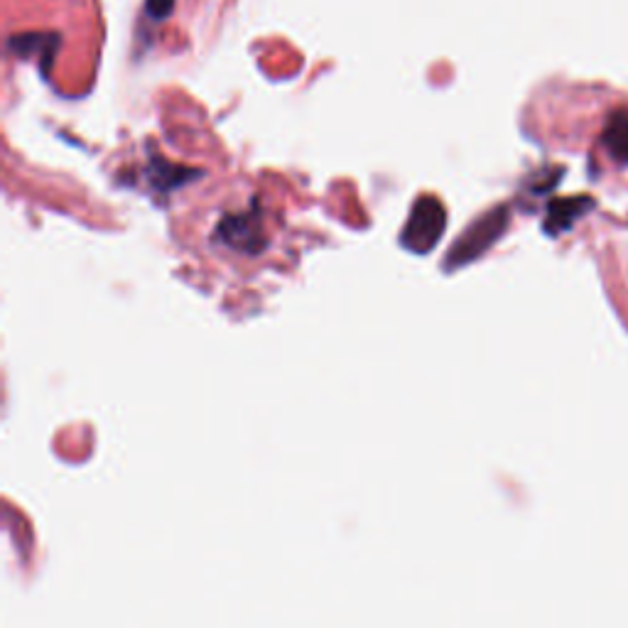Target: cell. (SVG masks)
Returning a JSON list of instances; mask_svg holds the SVG:
<instances>
[{
    "label": "cell",
    "instance_id": "3",
    "mask_svg": "<svg viewBox=\"0 0 628 628\" xmlns=\"http://www.w3.org/2000/svg\"><path fill=\"white\" fill-rule=\"evenodd\" d=\"M214 241L231 248V251L246 253V256L263 253L268 248V238H265L263 216L258 204L253 202V207L241 211V214H226L216 226Z\"/></svg>",
    "mask_w": 628,
    "mask_h": 628
},
{
    "label": "cell",
    "instance_id": "7",
    "mask_svg": "<svg viewBox=\"0 0 628 628\" xmlns=\"http://www.w3.org/2000/svg\"><path fill=\"white\" fill-rule=\"evenodd\" d=\"M579 209H582V202H555L548 211V221H545V229L550 231V234H557V231L567 229V226L572 224V219L579 214Z\"/></svg>",
    "mask_w": 628,
    "mask_h": 628
},
{
    "label": "cell",
    "instance_id": "4",
    "mask_svg": "<svg viewBox=\"0 0 628 628\" xmlns=\"http://www.w3.org/2000/svg\"><path fill=\"white\" fill-rule=\"evenodd\" d=\"M143 175L150 187H153V192H160V194H170L172 189L197 180V170H189V167H182V165H172V162H167L165 157H160V155L150 157Z\"/></svg>",
    "mask_w": 628,
    "mask_h": 628
},
{
    "label": "cell",
    "instance_id": "6",
    "mask_svg": "<svg viewBox=\"0 0 628 628\" xmlns=\"http://www.w3.org/2000/svg\"><path fill=\"white\" fill-rule=\"evenodd\" d=\"M606 148L621 160H628V113H616L604 133Z\"/></svg>",
    "mask_w": 628,
    "mask_h": 628
},
{
    "label": "cell",
    "instance_id": "1",
    "mask_svg": "<svg viewBox=\"0 0 628 628\" xmlns=\"http://www.w3.org/2000/svg\"><path fill=\"white\" fill-rule=\"evenodd\" d=\"M447 229V209L432 194H422L410 209L408 221L400 231V246L415 256H427L435 251Z\"/></svg>",
    "mask_w": 628,
    "mask_h": 628
},
{
    "label": "cell",
    "instance_id": "8",
    "mask_svg": "<svg viewBox=\"0 0 628 628\" xmlns=\"http://www.w3.org/2000/svg\"><path fill=\"white\" fill-rule=\"evenodd\" d=\"M145 10L153 20H165L175 10V0H145Z\"/></svg>",
    "mask_w": 628,
    "mask_h": 628
},
{
    "label": "cell",
    "instance_id": "5",
    "mask_svg": "<svg viewBox=\"0 0 628 628\" xmlns=\"http://www.w3.org/2000/svg\"><path fill=\"white\" fill-rule=\"evenodd\" d=\"M59 37L57 35H40V32H27V35H15L10 37L8 47L10 52L18 54V57H42L45 52L54 54L57 52Z\"/></svg>",
    "mask_w": 628,
    "mask_h": 628
},
{
    "label": "cell",
    "instance_id": "2",
    "mask_svg": "<svg viewBox=\"0 0 628 628\" xmlns=\"http://www.w3.org/2000/svg\"><path fill=\"white\" fill-rule=\"evenodd\" d=\"M508 226V209L506 207H496L491 211H486L484 216L474 221L469 229L462 231V236L454 241V246L447 251L445 263L442 268L445 270H459L464 265H469L471 261H479L486 251L501 238L503 231Z\"/></svg>",
    "mask_w": 628,
    "mask_h": 628
}]
</instances>
